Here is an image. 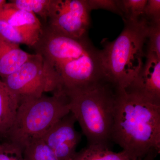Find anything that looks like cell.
<instances>
[{"instance_id": "obj_17", "label": "cell", "mask_w": 160, "mask_h": 160, "mask_svg": "<svg viewBox=\"0 0 160 160\" xmlns=\"http://www.w3.org/2000/svg\"><path fill=\"white\" fill-rule=\"evenodd\" d=\"M0 160H26L23 149L9 141L0 142Z\"/></svg>"}, {"instance_id": "obj_8", "label": "cell", "mask_w": 160, "mask_h": 160, "mask_svg": "<svg viewBox=\"0 0 160 160\" xmlns=\"http://www.w3.org/2000/svg\"><path fill=\"white\" fill-rule=\"evenodd\" d=\"M125 90L160 106V58L155 53L146 52L142 69Z\"/></svg>"}, {"instance_id": "obj_14", "label": "cell", "mask_w": 160, "mask_h": 160, "mask_svg": "<svg viewBox=\"0 0 160 160\" xmlns=\"http://www.w3.org/2000/svg\"><path fill=\"white\" fill-rule=\"evenodd\" d=\"M52 1V0H13L7 4L12 8L37 14L46 20L50 16Z\"/></svg>"}, {"instance_id": "obj_22", "label": "cell", "mask_w": 160, "mask_h": 160, "mask_svg": "<svg viewBox=\"0 0 160 160\" xmlns=\"http://www.w3.org/2000/svg\"><path fill=\"white\" fill-rule=\"evenodd\" d=\"M7 2L6 0H0V11L2 10Z\"/></svg>"}, {"instance_id": "obj_15", "label": "cell", "mask_w": 160, "mask_h": 160, "mask_svg": "<svg viewBox=\"0 0 160 160\" xmlns=\"http://www.w3.org/2000/svg\"><path fill=\"white\" fill-rule=\"evenodd\" d=\"M26 160H58L42 138L32 140L23 149Z\"/></svg>"}, {"instance_id": "obj_11", "label": "cell", "mask_w": 160, "mask_h": 160, "mask_svg": "<svg viewBox=\"0 0 160 160\" xmlns=\"http://www.w3.org/2000/svg\"><path fill=\"white\" fill-rule=\"evenodd\" d=\"M42 27H14L0 20V35L5 39L19 45L32 47L36 43L42 31Z\"/></svg>"}, {"instance_id": "obj_10", "label": "cell", "mask_w": 160, "mask_h": 160, "mask_svg": "<svg viewBox=\"0 0 160 160\" xmlns=\"http://www.w3.org/2000/svg\"><path fill=\"white\" fill-rule=\"evenodd\" d=\"M19 103L16 96L0 79V142L7 140Z\"/></svg>"}, {"instance_id": "obj_16", "label": "cell", "mask_w": 160, "mask_h": 160, "mask_svg": "<svg viewBox=\"0 0 160 160\" xmlns=\"http://www.w3.org/2000/svg\"><path fill=\"white\" fill-rule=\"evenodd\" d=\"M119 1L122 17L125 21H135L143 17L147 0H121Z\"/></svg>"}, {"instance_id": "obj_5", "label": "cell", "mask_w": 160, "mask_h": 160, "mask_svg": "<svg viewBox=\"0 0 160 160\" xmlns=\"http://www.w3.org/2000/svg\"><path fill=\"white\" fill-rule=\"evenodd\" d=\"M20 101L41 97L45 92H62L61 84L53 68L39 54L28 61L8 76L1 79Z\"/></svg>"}, {"instance_id": "obj_1", "label": "cell", "mask_w": 160, "mask_h": 160, "mask_svg": "<svg viewBox=\"0 0 160 160\" xmlns=\"http://www.w3.org/2000/svg\"><path fill=\"white\" fill-rule=\"evenodd\" d=\"M111 141L130 160L160 151V106L117 87Z\"/></svg>"}, {"instance_id": "obj_2", "label": "cell", "mask_w": 160, "mask_h": 160, "mask_svg": "<svg viewBox=\"0 0 160 160\" xmlns=\"http://www.w3.org/2000/svg\"><path fill=\"white\" fill-rule=\"evenodd\" d=\"M124 23V29L114 41H103L100 53L106 81L125 89L137 77L144 66L149 22L142 17Z\"/></svg>"}, {"instance_id": "obj_21", "label": "cell", "mask_w": 160, "mask_h": 160, "mask_svg": "<svg viewBox=\"0 0 160 160\" xmlns=\"http://www.w3.org/2000/svg\"><path fill=\"white\" fill-rule=\"evenodd\" d=\"M158 153L156 152H151L146 155L145 158L142 159H139L137 160H155L156 157Z\"/></svg>"}, {"instance_id": "obj_18", "label": "cell", "mask_w": 160, "mask_h": 160, "mask_svg": "<svg viewBox=\"0 0 160 160\" xmlns=\"http://www.w3.org/2000/svg\"><path fill=\"white\" fill-rule=\"evenodd\" d=\"M146 52L155 53L160 58V23H149Z\"/></svg>"}, {"instance_id": "obj_19", "label": "cell", "mask_w": 160, "mask_h": 160, "mask_svg": "<svg viewBox=\"0 0 160 160\" xmlns=\"http://www.w3.org/2000/svg\"><path fill=\"white\" fill-rule=\"evenodd\" d=\"M90 10L104 9L122 17L119 0H87Z\"/></svg>"}, {"instance_id": "obj_12", "label": "cell", "mask_w": 160, "mask_h": 160, "mask_svg": "<svg viewBox=\"0 0 160 160\" xmlns=\"http://www.w3.org/2000/svg\"><path fill=\"white\" fill-rule=\"evenodd\" d=\"M72 160H130L122 151L116 152L109 147L101 145H88L76 153Z\"/></svg>"}, {"instance_id": "obj_13", "label": "cell", "mask_w": 160, "mask_h": 160, "mask_svg": "<svg viewBox=\"0 0 160 160\" xmlns=\"http://www.w3.org/2000/svg\"><path fill=\"white\" fill-rule=\"evenodd\" d=\"M7 3L0 11V20L14 27L42 26L39 20L34 13L12 8Z\"/></svg>"}, {"instance_id": "obj_20", "label": "cell", "mask_w": 160, "mask_h": 160, "mask_svg": "<svg viewBox=\"0 0 160 160\" xmlns=\"http://www.w3.org/2000/svg\"><path fill=\"white\" fill-rule=\"evenodd\" d=\"M143 17L149 23H160V0H147Z\"/></svg>"}, {"instance_id": "obj_4", "label": "cell", "mask_w": 160, "mask_h": 160, "mask_svg": "<svg viewBox=\"0 0 160 160\" xmlns=\"http://www.w3.org/2000/svg\"><path fill=\"white\" fill-rule=\"evenodd\" d=\"M70 112L68 97L63 92L22 100L6 140L23 149L32 140L42 138Z\"/></svg>"}, {"instance_id": "obj_6", "label": "cell", "mask_w": 160, "mask_h": 160, "mask_svg": "<svg viewBox=\"0 0 160 160\" xmlns=\"http://www.w3.org/2000/svg\"><path fill=\"white\" fill-rule=\"evenodd\" d=\"M91 11L87 0H52L48 28L61 35L81 38L90 27Z\"/></svg>"}, {"instance_id": "obj_9", "label": "cell", "mask_w": 160, "mask_h": 160, "mask_svg": "<svg viewBox=\"0 0 160 160\" xmlns=\"http://www.w3.org/2000/svg\"><path fill=\"white\" fill-rule=\"evenodd\" d=\"M31 54L0 35V77L8 76L20 68L31 57Z\"/></svg>"}, {"instance_id": "obj_7", "label": "cell", "mask_w": 160, "mask_h": 160, "mask_svg": "<svg viewBox=\"0 0 160 160\" xmlns=\"http://www.w3.org/2000/svg\"><path fill=\"white\" fill-rule=\"evenodd\" d=\"M76 122L70 112L57 122L42 138L58 160H72L77 152L82 135L75 128Z\"/></svg>"}, {"instance_id": "obj_3", "label": "cell", "mask_w": 160, "mask_h": 160, "mask_svg": "<svg viewBox=\"0 0 160 160\" xmlns=\"http://www.w3.org/2000/svg\"><path fill=\"white\" fill-rule=\"evenodd\" d=\"M117 87L106 81L65 94L70 112L78 122L88 145L109 147L114 122Z\"/></svg>"}]
</instances>
